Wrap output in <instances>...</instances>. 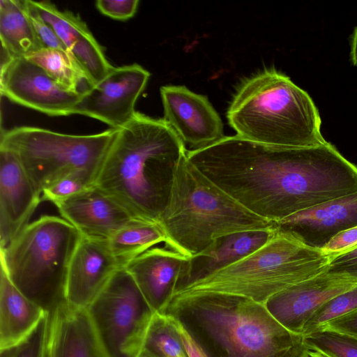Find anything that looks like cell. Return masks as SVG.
Instances as JSON below:
<instances>
[{
    "mask_svg": "<svg viewBox=\"0 0 357 357\" xmlns=\"http://www.w3.org/2000/svg\"><path fill=\"white\" fill-rule=\"evenodd\" d=\"M187 155L242 206L275 222L357 192V167L328 142L279 147L225 136Z\"/></svg>",
    "mask_w": 357,
    "mask_h": 357,
    "instance_id": "cell-1",
    "label": "cell"
},
{
    "mask_svg": "<svg viewBox=\"0 0 357 357\" xmlns=\"http://www.w3.org/2000/svg\"><path fill=\"white\" fill-rule=\"evenodd\" d=\"M187 151L164 119L136 112L117 130L94 185L135 218L158 223L175 167Z\"/></svg>",
    "mask_w": 357,
    "mask_h": 357,
    "instance_id": "cell-2",
    "label": "cell"
},
{
    "mask_svg": "<svg viewBox=\"0 0 357 357\" xmlns=\"http://www.w3.org/2000/svg\"><path fill=\"white\" fill-rule=\"evenodd\" d=\"M179 321L210 357H305L294 333L252 299L215 292L174 296L165 313Z\"/></svg>",
    "mask_w": 357,
    "mask_h": 357,
    "instance_id": "cell-3",
    "label": "cell"
},
{
    "mask_svg": "<svg viewBox=\"0 0 357 357\" xmlns=\"http://www.w3.org/2000/svg\"><path fill=\"white\" fill-rule=\"evenodd\" d=\"M158 224L166 248L191 258L220 237L264 229L275 223L242 206L197 169L186 152L175 167Z\"/></svg>",
    "mask_w": 357,
    "mask_h": 357,
    "instance_id": "cell-4",
    "label": "cell"
},
{
    "mask_svg": "<svg viewBox=\"0 0 357 357\" xmlns=\"http://www.w3.org/2000/svg\"><path fill=\"white\" fill-rule=\"evenodd\" d=\"M236 135L267 146L309 147L326 142L309 94L284 74L266 69L245 79L228 107Z\"/></svg>",
    "mask_w": 357,
    "mask_h": 357,
    "instance_id": "cell-5",
    "label": "cell"
},
{
    "mask_svg": "<svg viewBox=\"0 0 357 357\" xmlns=\"http://www.w3.org/2000/svg\"><path fill=\"white\" fill-rule=\"evenodd\" d=\"M82 238L65 219L43 215L1 249V268L25 296L51 315L67 303L68 269Z\"/></svg>",
    "mask_w": 357,
    "mask_h": 357,
    "instance_id": "cell-6",
    "label": "cell"
},
{
    "mask_svg": "<svg viewBox=\"0 0 357 357\" xmlns=\"http://www.w3.org/2000/svg\"><path fill=\"white\" fill-rule=\"evenodd\" d=\"M330 260L321 250L308 247L277 227L257 250L187 286L174 297L215 292L265 305L278 292L326 271Z\"/></svg>",
    "mask_w": 357,
    "mask_h": 357,
    "instance_id": "cell-7",
    "label": "cell"
},
{
    "mask_svg": "<svg viewBox=\"0 0 357 357\" xmlns=\"http://www.w3.org/2000/svg\"><path fill=\"white\" fill-rule=\"evenodd\" d=\"M118 129L77 135L33 126L1 133L0 148L12 151L41 195L59 179L81 171L98 175Z\"/></svg>",
    "mask_w": 357,
    "mask_h": 357,
    "instance_id": "cell-8",
    "label": "cell"
},
{
    "mask_svg": "<svg viewBox=\"0 0 357 357\" xmlns=\"http://www.w3.org/2000/svg\"><path fill=\"white\" fill-rule=\"evenodd\" d=\"M86 310L108 357H138L155 312L124 267Z\"/></svg>",
    "mask_w": 357,
    "mask_h": 357,
    "instance_id": "cell-9",
    "label": "cell"
},
{
    "mask_svg": "<svg viewBox=\"0 0 357 357\" xmlns=\"http://www.w3.org/2000/svg\"><path fill=\"white\" fill-rule=\"evenodd\" d=\"M150 73L133 63L112 70L98 83L81 94L73 114L98 119L119 129L135 114L136 101L145 89Z\"/></svg>",
    "mask_w": 357,
    "mask_h": 357,
    "instance_id": "cell-10",
    "label": "cell"
},
{
    "mask_svg": "<svg viewBox=\"0 0 357 357\" xmlns=\"http://www.w3.org/2000/svg\"><path fill=\"white\" fill-rule=\"evenodd\" d=\"M0 91L10 101L49 116H68L81 93L70 91L25 57L1 66Z\"/></svg>",
    "mask_w": 357,
    "mask_h": 357,
    "instance_id": "cell-11",
    "label": "cell"
},
{
    "mask_svg": "<svg viewBox=\"0 0 357 357\" xmlns=\"http://www.w3.org/2000/svg\"><path fill=\"white\" fill-rule=\"evenodd\" d=\"M160 91L163 119L189 150L205 148L225 137L222 119L206 96L185 86H163Z\"/></svg>",
    "mask_w": 357,
    "mask_h": 357,
    "instance_id": "cell-12",
    "label": "cell"
},
{
    "mask_svg": "<svg viewBox=\"0 0 357 357\" xmlns=\"http://www.w3.org/2000/svg\"><path fill=\"white\" fill-rule=\"evenodd\" d=\"M356 285L354 278L324 271L278 292L265 306L284 328L302 335L306 322L324 303Z\"/></svg>",
    "mask_w": 357,
    "mask_h": 357,
    "instance_id": "cell-13",
    "label": "cell"
},
{
    "mask_svg": "<svg viewBox=\"0 0 357 357\" xmlns=\"http://www.w3.org/2000/svg\"><path fill=\"white\" fill-rule=\"evenodd\" d=\"M40 194L17 156L0 148V247L6 248L29 224Z\"/></svg>",
    "mask_w": 357,
    "mask_h": 357,
    "instance_id": "cell-14",
    "label": "cell"
},
{
    "mask_svg": "<svg viewBox=\"0 0 357 357\" xmlns=\"http://www.w3.org/2000/svg\"><path fill=\"white\" fill-rule=\"evenodd\" d=\"M62 218L82 236L109 240L137 220L119 202L96 187H89L54 204Z\"/></svg>",
    "mask_w": 357,
    "mask_h": 357,
    "instance_id": "cell-15",
    "label": "cell"
},
{
    "mask_svg": "<svg viewBox=\"0 0 357 357\" xmlns=\"http://www.w3.org/2000/svg\"><path fill=\"white\" fill-rule=\"evenodd\" d=\"M121 268L108 240L82 236L68 269L67 303L77 308L86 309Z\"/></svg>",
    "mask_w": 357,
    "mask_h": 357,
    "instance_id": "cell-16",
    "label": "cell"
},
{
    "mask_svg": "<svg viewBox=\"0 0 357 357\" xmlns=\"http://www.w3.org/2000/svg\"><path fill=\"white\" fill-rule=\"evenodd\" d=\"M188 261L189 257L168 248H153L124 268L153 311L165 314Z\"/></svg>",
    "mask_w": 357,
    "mask_h": 357,
    "instance_id": "cell-17",
    "label": "cell"
},
{
    "mask_svg": "<svg viewBox=\"0 0 357 357\" xmlns=\"http://www.w3.org/2000/svg\"><path fill=\"white\" fill-rule=\"evenodd\" d=\"M304 245L321 250L337 233L357 225V192L275 222Z\"/></svg>",
    "mask_w": 357,
    "mask_h": 357,
    "instance_id": "cell-18",
    "label": "cell"
},
{
    "mask_svg": "<svg viewBox=\"0 0 357 357\" xmlns=\"http://www.w3.org/2000/svg\"><path fill=\"white\" fill-rule=\"evenodd\" d=\"M30 3L54 29L68 52L83 69L91 84L100 82L114 67L86 24L70 11L61 10L48 1Z\"/></svg>",
    "mask_w": 357,
    "mask_h": 357,
    "instance_id": "cell-19",
    "label": "cell"
},
{
    "mask_svg": "<svg viewBox=\"0 0 357 357\" xmlns=\"http://www.w3.org/2000/svg\"><path fill=\"white\" fill-rule=\"evenodd\" d=\"M276 231L277 226L275 224L270 228L236 232L217 238L207 249L189 258L178 282L174 295L195 282L257 250Z\"/></svg>",
    "mask_w": 357,
    "mask_h": 357,
    "instance_id": "cell-20",
    "label": "cell"
},
{
    "mask_svg": "<svg viewBox=\"0 0 357 357\" xmlns=\"http://www.w3.org/2000/svg\"><path fill=\"white\" fill-rule=\"evenodd\" d=\"M47 357H108L86 309L66 303L50 315Z\"/></svg>",
    "mask_w": 357,
    "mask_h": 357,
    "instance_id": "cell-21",
    "label": "cell"
},
{
    "mask_svg": "<svg viewBox=\"0 0 357 357\" xmlns=\"http://www.w3.org/2000/svg\"><path fill=\"white\" fill-rule=\"evenodd\" d=\"M47 314L49 313L25 296L1 268L0 349L25 339Z\"/></svg>",
    "mask_w": 357,
    "mask_h": 357,
    "instance_id": "cell-22",
    "label": "cell"
},
{
    "mask_svg": "<svg viewBox=\"0 0 357 357\" xmlns=\"http://www.w3.org/2000/svg\"><path fill=\"white\" fill-rule=\"evenodd\" d=\"M1 47L14 58L26 57L43 48L21 0L0 1Z\"/></svg>",
    "mask_w": 357,
    "mask_h": 357,
    "instance_id": "cell-23",
    "label": "cell"
},
{
    "mask_svg": "<svg viewBox=\"0 0 357 357\" xmlns=\"http://www.w3.org/2000/svg\"><path fill=\"white\" fill-rule=\"evenodd\" d=\"M158 223L136 220L116 232L109 240L110 249L121 267L152 248L165 243Z\"/></svg>",
    "mask_w": 357,
    "mask_h": 357,
    "instance_id": "cell-24",
    "label": "cell"
},
{
    "mask_svg": "<svg viewBox=\"0 0 357 357\" xmlns=\"http://www.w3.org/2000/svg\"><path fill=\"white\" fill-rule=\"evenodd\" d=\"M25 58L70 91L82 94L93 86L75 58L66 51L43 47Z\"/></svg>",
    "mask_w": 357,
    "mask_h": 357,
    "instance_id": "cell-25",
    "label": "cell"
},
{
    "mask_svg": "<svg viewBox=\"0 0 357 357\" xmlns=\"http://www.w3.org/2000/svg\"><path fill=\"white\" fill-rule=\"evenodd\" d=\"M138 357H187L172 319L155 313Z\"/></svg>",
    "mask_w": 357,
    "mask_h": 357,
    "instance_id": "cell-26",
    "label": "cell"
},
{
    "mask_svg": "<svg viewBox=\"0 0 357 357\" xmlns=\"http://www.w3.org/2000/svg\"><path fill=\"white\" fill-rule=\"evenodd\" d=\"M304 337L309 350L326 357H357V337L320 328Z\"/></svg>",
    "mask_w": 357,
    "mask_h": 357,
    "instance_id": "cell-27",
    "label": "cell"
},
{
    "mask_svg": "<svg viewBox=\"0 0 357 357\" xmlns=\"http://www.w3.org/2000/svg\"><path fill=\"white\" fill-rule=\"evenodd\" d=\"M357 309V285L324 303L305 324L302 335H307L328 321Z\"/></svg>",
    "mask_w": 357,
    "mask_h": 357,
    "instance_id": "cell-28",
    "label": "cell"
},
{
    "mask_svg": "<svg viewBox=\"0 0 357 357\" xmlns=\"http://www.w3.org/2000/svg\"><path fill=\"white\" fill-rule=\"evenodd\" d=\"M50 323V314H47L25 339L0 349V357H47Z\"/></svg>",
    "mask_w": 357,
    "mask_h": 357,
    "instance_id": "cell-29",
    "label": "cell"
},
{
    "mask_svg": "<svg viewBox=\"0 0 357 357\" xmlns=\"http://www.w3.org/2000/svg\"><path fill=\"white\" fill-rule=\"evenodd\" d=\"M96 177V174L86 171L69 174L45 189L41 199L54 204L94 185Z\"/></svg>",
    "mask_w": 357,
    "mask_h": 357,
    "instance_id": "cell-30",
    "label": "cell"
},
{
    "mask_svg": "<svg viewBox=\"0 0 357 357\" xmlns=\"http://www.w3.org/2000/svg\"><path fill=\"white\" fill-rule=\"evenodd\" d=\"M24 2L31 22L43 47L59 50L68 52L54 29L38 13L30 3L29 0H24Z\"/></svg>",
    "mask_w": 357,
    "mask_h": 357,
    "instance_id": "cell-31",
    "label": "cell"
},
{
    "mask_svg": "<svg viewBox=\"0 0 357 357\" xmlns=\"http://www.w3.org/2000/svg\"><path fill=\"white\" fill-rule=\"evenodd\" d=\"M139 3L138 0H98L96 5L103 15L114 20H126L134 16Z\"/></svg>",
    "mask_w": 357,
    "mask_h": 357,
    "instance_id": "cell-32",
    "label": "cell"
},
{
    "mask_svg": "<svg viewBox=\"0 0 357 357\" xmlns=\"http://www.w3.org/2000/svg\"><path fill=\"white\" fill-rule=\"evenodd\" d=\"M357 248V225L335 234L321 249L331 259Z\"/></svg>",
    "mask_w": 357,
    "mask_h": 357,
    "instance_id": "cell-33",
    "label": "cell"
},
{
    "mask_svg": "<svg viewBox=\"0 0 357 357\" xmlns=\"http://www.w3.org/2000/svg\"><path fill=\"white\" fill-rule=\"evenodd\" d=\"M326 271L357 280V248L331 259Z\"/></svg>",
    "mask_w": 357,
    "mask_h": 357,
    "instance_id": "cell-34",
    "label": "cell"
},
{
    "mask_svg": "<svg viewBox=\"0 0 357 357\" xmlns=\"http://www.w3.org/2000/svg\"><path fill=\"white\" fill-rule=\"evenodd\" d=\"M167 316L172 319L180 336L187 357H210L208 353L179 321L171 316Z\"/></svg>",
    "mask_w": 357,
    "mask_h": 357,
    "instance_id": "cell-35",
    "label": "cell"
},
{
    "mask_svg": "<svg viewBox=\"0 0 357 357\" xmlns=\"http://www.w3.org/2000/svg\"><path fill=\"white\" fill-rule=\"evenodd\" d=\"M321 328H327L357 337V309L328 321Z\"/></svg>",
    "mask_w": 357,
    "mask_h": 357,
    "instance_id": "cell-36",
    "label": "cell"
},
{
    "mask_svg": "<svg viewBox=\"0 0 357 357\" xmlns=\"http://www.w3.org/2000/svg\"><path fill=\"white\" fill-rule=\"evenodd\" d=\"M350 59L352 64L357 67V26L355 27L350 43Z\"/></svg>",
    "mask_w": 357,
    "mask_h": 357,
    "instance_id": "cell-37",
    "label": "cell"
},
{
    "mask_svg": "<svg viewBox=\"0 0 357 357\" xmlns=\"http://www.w3.org/2000/svg\"><path fill=\"white\" fill-rule=\"evenodd\" d=\"M305 357H326L321 353L309 350Z\"/></svg>",
    "mask_w": 357,
    "mask_h": 357,
    "instance_id": "cell-38",
    "label": "cell"
}]
</instances>
